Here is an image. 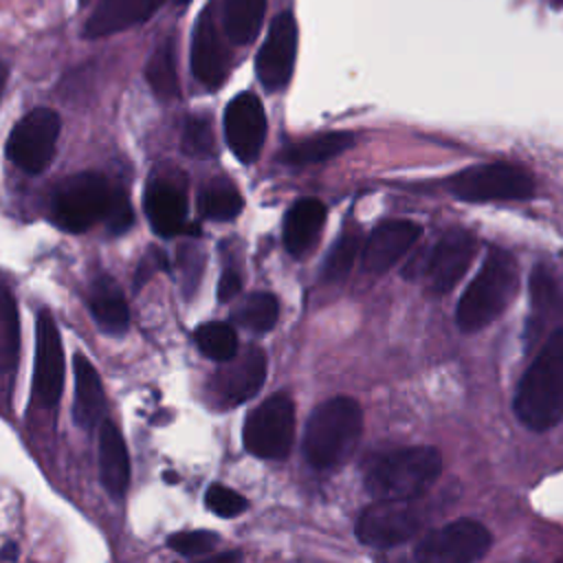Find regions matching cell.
<instances>
[{"label": "cell", "mask_w": 563, "mask_h": 563, "mask_svg": "<svg viewBox=\"0 0 563 563\" xmlns=\"http://www.w3.org/2000/svg\"><path fill=\"white\" fill-rule=\"evenodd\" d=\"M163 0H99L86 20V37H106L147 20Z\"/></svg>", "instance_id": "d6986e66"}, {"label": "cell", "mask_w": 563, "mask_h": 563, "mask_svg": "<svg viewBox=\"0 0 563 563\" xmlns=\"http://www.w3.org/2000/svg\"><path fill=\"white\" fill-rule=\"evenodd\" d=\"M64 387V347L57 323L48 310H40L35 323L33 394L42 407H55Z\"/></svg>", "instance_id": "8fae6325"}, {"label": "cell", "mask_w": 563, "mask_h": 563, "mask_svg": "<svg viewBox=\"0 0 563 563\" xmlns=\"http://www.w3.org/2000/svg\"><path fill=\"white\" fill-rule=\"evenodd\" d=\"M295 405L284 391H277L253 407L242 427L244 449L264 460H284L292 446Z\"/></svg>", "instance_id": "8992f818"}, {"label": "cell", "mask_w": 563, "mask_h": 563, "mask_svg": "<svg viewBox=\"0 0 563 563\" xmlns=\"http://www.w3.org/2000/svg\"><path fill=\"white\" fill-rule=\"evenodd\" d=\"M15 556H18L15 545H13V543H7L4 550H2V561H11V559H15Z\"/></svg>", "instance_id": "ab89813d"}, {"label": "cell", "mask_w": 563, "mask_h": 563, "mask_svg": "<svg viewBox=\"0 0 563 563\" xmlns=\"http://www.w3.org/2000/svg\"><path fill=\"white\" fill-rule=\"evenodd\" d=\"M216 543H218V537L209 530H185L167 539V545L183 556L209 554L216 548Z\"/></svg>", "instance_id": "836d02e7"}, {"label": "cell", "mask_w": 563, "mask_h": 563, "mask_svg": "<svg viewBox=\"0 0 563 563\" xmlns=\"http://www.w3.org/2000/svg\"><path fill=\"white\" fill-rule=\"evenodd\" d=\"M145 213L152 229L163 238H174L183 231L198 233L196 224H187V196L174 180L154 176L145 189Z\"/></svg>", "instance_id": "e0dca14e"}, {"label": "cell", "mask_w": 563, "mask_h": 563, "mask_svg": "<svg viewBox=\"0 0 563 563\" xmlns=\"http://www.w3.org/2000/svg\"><path fill=\"white\" fill-rule=\"evenodd\" d=\"M530 299H532V310L537 312V317L554 314L556 308H561V303H563L561 295H559V284L545 266L532 268Z\"/></svg>", "instance_id": "1f68e13d"}, {"label": "cell", "mask_w": 563, "mask_h": 563, "mask_svg": "<svg viewBox=\"0 0 563 563\" xmlns=\"http://www.w3.org/2000/svg\"><path fill=\"white\" fill-rule=\"evenodd\" d=\"M325 222V207L317 198L297 200L284 220V244L292 255H303L319 238Z\"/></svg>", "instance_id": "603a6c76"}, {"label": "cell", "mask_w": 563, "mask_h": 563, "mask_svg": "<svg viewBox=\"0 0 563 563\" xmlns=\"http://www.w3.org/2000/svg\"><path fill=\"white\" fill-rule=\"evenodd\" d=\"M114 187L101 174L79 172L64 178L53 191V220L59 229L70 233L88 231L92 224L106 220Z\"/></svg>", "instance_id": "5b68a950"}, {"label": "cell", "mask_w": 563, "mask_h": 563, "mask_svg": "<svg viewBox=\"0 0 563 563\" xmlns=\"http://www.w3.org/2000/svg\"><path fill=\"white\" fill-rule=\"evenodd\" d=\"M442 457L435 446H400L374 457L365 471V488L374 499L422 497L440 477Z\"/></svg>", "instance_id": "7a4b0ae2"}, {"label": "cell", "mask_w": 563, "mask_h": 563, "mask_svg": "<svg viewBox=\"0 0 563 563\" xmlns=\"http://www.w3.org/2000/svg\"><path fill=\"white\" fill-rule=\"evenodd\" d=\"M231 317L251 332H268L277 323L279 301L271 292H251L235 306Z\"/></svg>", "instance_id": "83f0119b"}, {"label": "cell", "mask_w": 563, "mask_h": 563, "mask_svg": "<svg viewBox=\"0 0 563 563\" xmlns=\"http://www.w3.org/2000/svg\"><path fill=\"white\" fill-rule=\"evenodd\" d=\"M88 308L97 325L108 334H123L130 325V310L123 299V292L117 286V282L106 273L97 275L90 284Z\"/></svg>", "instance_id": "7402d4cb"}, {"label": "cell", "mask_w": 563, "mask_h": 563, "mask_svg": "<svg viewBox=\"0 0 563 563\" xmlns=\"http://www.w3.org/2000/svg\"><path fill=\"white\" fill-rule=\"evenodd\" d=\"M99 479L114 499H121L130 484L128 446L117 424L108 420L99 424Z\"/></svg>", "instance_id": "ffe728a7"}, {"label": "cell", "mask_w": 563, "mask_h": 563, "mask_svg": "<svg viewBox=\"0 0 563 563\" xmlns=\"http://www.w3.org/2000/svg\"><path fill=\"white\" fill-rule=\"evenodd\" d=\"M178 2H180V4H187V2H189V0H178Z\"/></svg>", "instance_id": "60d3db41"}, {"label": "cell", "mask_w": 563, "mask_h": 563, "mask_svg": "<svg viewBox=\"0 0 563 563\" xmlns=\"http://www.w3.org/2000/svg\"><path fill=\"white\" fill-rule=\"evenodd\" d=\"M488 528L475 519H455L429 534L416 545L413 556L427 563H471L490 550Z\"/></svg>", "instance_id": "9c48e42d"}, {"label": "cell", "mask_w": 563, "mask_h": 563, "mask_svg": "<svg viewBox=\"0 0 563 563\" xmlns=\"http://www.w3.org/2000/svg\"><path fill=\"white\" fill-rule=\"evenodd\" d=\"M134 216H132V207L128 200V194L121 187H114V196H112V205L110 211L106 216V227L110 229V233H123L128 231V227L132 224Z\"/></svg>", "instance_id": "d590c367"}, {"label": "cell", "mask_w": 563, "mask_h": 563, "mask_svg": "<svg viewBox=\"0 0 563 563\" xmlns=\"http://www.w3.org/2000/svg\"><path fill=\"white\" fill-rule=\"evenodd\" d=\"M227 48L222 44L220 24H218V2L205 4L200 11L194 35H191V73L207 86L218 88L227 77Z\"/></svg>", "instance_id": "9a60e30c"}, {"label": "cell", "mask_w": 563, "mask_h": 563, "mask_svg": "<svg viewBox=\"0 0 563 563\" xmlns=\"http://www.w3.org/2000/svg\"><path fill=\"white\" fill-rule=\"evenodd\" d=\"M420 233V224L411 220L380 222L363 244V266L376 275L389 271L416 244Z\"/></svg>", "instance_id": "ac0fdd59"}, {"label": "cell", "mask_w": 563, "mask_h": 563, "mask_svg": "<svg viewBox=\"0 0 563 563\" xmlns=\"http://www.w3.org/2000/svg\"><path fill=\"white\" fill-rule=\"evenodd\" d=\"M242 288V279L235 271H224L220 282H218V299L224 303V301H231Z\"/></svg>", "instance_id": "f35d334b"}, {"label": "cell", "mask_w": 563, "mask_h": 563, "mask_svg": "<svg viewBox=\"0 0 563 563\" xmlns=\"http://www.w3.org/2000/svg\"><path fill=\"white\" fill-rule=\"evenodd\" d=\"M361 251V233L358 231H345L330 249L325 262H323V271H321V279L332 284V282H343L352 266L354 260Z\"/></svg>", "instance_id": "4dcf8cb0"}, {"label": "cell", "mask_w": 563, "mask_h": 563, "mask_svg": "<svg viewBox=\"0 0 563 563\" xmlns=\"http://www.w3.org/2000/svg\"><path fill=\"white\" fill-rule=\"evenodd\" d=\"M0 350H2V369L7 376H11L18 365L20 323H18L15 299L7 286H2V301H0Z\"/></svg>", "instance_id": "f546056e"}, {"label": "cell", "mask_w": 563, "mask_h": 563, "mask_svg": "<svg viewBox=\"0 0 563 563\" xmlns=\"http://www.w3.org/2000/svg\"><path fill=\"white\" fill-rule=\"evenodd\" d=\"M180 147L194 158H209L216 152L211 121L207 117H187Z\"/></svg>", "instance_id": "d6a6232c"}, {"label": "cell", "mask_w": 563, "mask_h": 563, "mask_svg": "<svg viewBox=\"0 0 563 563\" xmlns=\"http://www.w3.org/2000/svg\"><path fill=\"white\" fill-rule=\"evenodd\" d=\"M59 136V114L51 108L26 112L11 130L7 154L26 174H42L53 156Z\"/></svg>", "instance_id": "ba28073f"}, {"label": "cell", "mask_w": 563, "mask_h": 563, "mask_svg": "<svg viewBox=\"0 0 563 563\" xmlns=\"http://www.w3.org/2000/svg\"><path fill=\"white\" fill-rule=\"evenodd\" d=\"M158 268H165V255H163V251L152 249V251L143 257V262L139 264V268H136L134 288L139 290V286H143V284L147 282V277H150L154 271H158Z\"/></svg>", "instance_id": "74e56055"}, {"label": "cell", "mask_w": 563, "mask_h": 563, "mask_svg": "<svg viewBox=\"0 0 563 563\" xmlns=\"http://www.w3.org/2000/svg\"><path fill=\"white\" fill-rule=\"evenodd\" d=\"M420 528V517L411 501L376 499L356 519V537L361 543L387 550L409 541Z\"/></svg>", "instance_id": "30bf717a"}, {"label": "cell", "mask_w": 563, "mask_h": 563, "mask_svg": "<svg viewBox=\"0 0 563 563\" xmlns=\"http://www.w3.org/2000/svg\"><path fill=\"white\" fill-rule=\"evenodd\" d=\"M264 11H266V0H224V9H222L224 35L238 46L251 44L260 33Z\"/></svg>", "instance_id": "d4e9b609"}, {"label": "cell", "mask_w": 563, "mask_h": 563, "mask_svg": "<svg viewBox=\"0 0 563 563\" xmlns=\"http://www.w3.org/2000/svg\"><path fill=\"white\" fill-rule=\"evenodd\" d=\"M244 207L240 191L227 180H213L200 189L198 211L207 220L227 222L233 220Z\"/></svg>", "instance_id": "4316f807"}, {"label": "cell", "mask_w": 563, "mask_h": 563, "mask_svg": "<svg viewBox=\"0 0 563 563\" xmlns=\"http://www.w3.org/2000/svg\"><path fill=\"white\" fill-rule=\"evenodd\" d=\"M196 345L200 352L218 363L231 361L238 354V336L235 330L224 321H207L194 332Z\"/></svg>", "instance_id": "f1b7e54d"}, {"label": "cell", "mask_w": 563, "mask_h": 563, "mask_svg": "<svg viewBox=\"0 0 563 563\" xmlns=\"http://www.w3.org/2000/svg\"><path fill=\"white\" fill-rule=\"evenodd\" d=\"M519 286L515 257L504 249H490L482 268L462 292L455 321L462 332H477L493 323L512 301Z\"/></svg>", "instance_id": "3957f363"}, {"label": "cell", "mask_w": 563, "mask_h": 563, "mask_svg": "<svg viewBox=\"0 0 563 563\" xmlns=\"http://www.w3.org/2000/svg\"><path fill=\"white\" fill-rule=\"evenodd\" d=\"M145 79L152 92L161 101H172L180 95L178 88V70H176V42L174 37H165L145 64Z\"/></svg>", "instance_id": "484cf974"}, {"label": "cell", "mask_w": 563, "mask_h": 563, "mask_svg": "<svg viewBox=\"0 0 563 563\" xmlns=\"http://www.w3.org/2000/svg\"><path fill=\"white\" fill-rule=\"evenodd\" d=\"M451 194L466 202L526 200L534 194L532 176L510 163H484L453 174L446 183Z\"/></svg>", "instance_id": "52a82bcc"}, {"label": "cell", "mask_w": 563, "mask_h": 563, "mask_svg": "<svg viewBox=\"0 0 563 563\" xmlns=\"http://www.w3.org/2000/svg\"><path fill=\"white\" fill-rule=\"evenodd\" d=\"M295 55H297V22L292 13L284 11L271 22L266 40L257 51L255 75L260 84L271 92L284 88L292 75Z\"/></svg>", "instance_id": "7c38bea8"}, {"label": "cell", "mask_w": 563, "mask_h": 563, "mask_svg": "<svg viewBox=\"0 0 563 563\" xmlns=\"http://www.w3.org/2000/svg\"><path fill=\"white\" fill-rule=\"evenodd\" d=\"M176 262H178V268L183 273V284H185V292L189 295L196 284H198V277H200V271H202V253L196 249V246H183L180 253L176 255Z\"/></svg>", "instance_id": "8d00e7d4"}, {"label": "cell", "mask_w": 563, "mask_h": 563, "mask_svg": "<svg viewBox=\"0 0 563 563\" xmlns=\"http://www.w3.org/2000/svg\"><path fill=\"white\" fill-rule=\"evenodd\" d=\"M363 431V411L354 398L334 396L321 402L303 431V455L314 468H332L350 457Z\"/></svg>", "instance_id": "277c9868"}, {"label": "cell", "mask_w": 563, "mask_h": 563, "mask_svg": "<svg viewBox=\"0 0 563 563\" xmlns=\"http://www.w3.org/2000/svg\"><path fill=\"white\" fill-rule=\"evenodd\" d=\"M266 380V354L260 347H249L238 352L231 361H224V367L211 378V394L220 405L235 407L257 394Z\"/></svg>", "instance_id": "2e32d148"}, {"label": "cell", "mask_w": 563, "mask_h": 563, "mask_svg": "<svg viewBox=\"0 0 563 563\" xmlns=\"http://www.w3.org/2000/svg\"><path fill=\"white\" fill-rule=\"evenodd\" d=\"M477 253V240L466 229H449L424 260V277L433 292H449L468 271Z\"/></svg>", "instance_id": "4fadbf2b"}, {"label": "cell", "mask_w": 563, "mask_h": 563, "mask_svg": "<svg viewBox=\"0 0 563 563\" xmlns=\"http://www.w3.org/2000/svg\"><path fill=\"white\" fill-rule=\"evenodd\" d=\"M517 420L545 431L563 418V328L552 332L523 372L512 400Z\"/></svg>", "instance_id": "6da1fadb"}, {"label": "cell", "mask_w": 563, "mask_h": 563, "mask_svg": "<svg viewBox=\"0 0 563 563\" xmlns=\"http://www.w3.org/2000/svg\"><path fill=\"white\" fill-rule=\"evenodd\" d=\"M354 145V134L350 132H325L299 143H292L279 152V161L288 165H310L339 156Z\"/></svg>", "instance_id": "cb8c5ba5"}, {"label": "cell", "mask_w": 563, "mask_h": 563, "mask_svg": "<svg viewBox=\"0 0 563 563\" xmlns=\"http://www.w3.org/2000/svg\"><path fill=\"white\" fill-rule=\"evenodd\" d=\"M224 136L242 163H253L266 139V114L253 92L235 95L224 110Z\"/></svg>", "instance_id": "5bb4252c"}, {"label": "cell", "mask_w": 563, "mask_h": 563, "mask_svg": "<svg viewBox=\"0 0 563 563\" xmlns=\"http://www.w3.org/2000/svg\"><path fill=\"white\" fill-rule=\"evenodd\" d=\"M75 367V405H73V418L77 427L84 431L95 429L103 420L106 411V394L101 387V378L95 369V365L77 352L73 358Z\"/></svg>", "instance_id": "44dd1931"}, {"label": "cell", "mask_w": 563, "mask_h": 563, "mask_svg": "<svg viewBox=\"0 0 563 563\" xmlns=\"http://www.w3.org/2000/svg\"><path fill=\"white\" fill-rule=\"evenodd\" d=\"M205 506L218 517H238L246 508V499L224 484H211L205 493Z\"/></svg>", "instance_id": "e575fe53"}]
</instances>
